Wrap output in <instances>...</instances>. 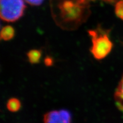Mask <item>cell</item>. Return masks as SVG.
<instances>
[{
	"mask_svg": "<svg viewBox=\"0 0 123 123\" xmlns=\"http://www.w3.org/2000/svg\"><path fill=\"white\" fill-rule=\"evenodd\" d=\"M89 34L92 37V46L91 52L96 59L100 60L105 58L112 50L113 44L108 35L105 31L101 30H90Z\"/></svg>",
	"mask_w": 123,
	"mask_h": 123,
	"instance_id": "obj_2",
	"label": "cell"
},
{
	"mask_svg": "<svg viewBox=\"0 0 123 123\" xmlns=\"http://www.w3.org/2000/svg\"><path fill=\"white\" fill-rule=\"evenodd\" d=\"M115 12L117 17L123 20V0L117 2L115 5Z\"/></svg>",
	"mask_w": 123,
	"mask_h": 123,
	"instance_id": "obj_9",
	"label": "cell"
},
{
	"mask_svg": "<svg viewBox=\"0 0 123 123\" xmlns=\"http://www.w3.org/2000/svg\"><path fill=\"white\" fill-rule=\"evenodd\" d=\"M115 100L117 107L123 113V76L115 93Z\"/></svg>",
	"mask_w": 123,
	"mask_h": 123,
	"instance_id": "obj_5",
	"label": "cell"
},
{
	"mask_svg": "<svg viewBox=\"0 0 123 123\" xmlns=\"http://www.w3.org/2000/svg\"><path fill=\"white\" fill-rule=\"evenodd\" d=\"M14 29L11 26H6L3 27L1 31V38L4 41H9L14 36Z\"/></svg>",
	"mask_w": 123,
	"mask_h": 123,
	"instance_id": "obj_6",
	"label": "cell"
},
{
	"mask_svg": "<svg viewBox=\"0 0 123 123\" xmlns=\"http://www.w3.org/2000/svg\"><path fill=\"white\" fill-rule=\"evenodd\" d=\"M79 0H55L54 17L64 28L77 27L87 18V8Z\"/></svg>",
	"mask_w": 123,
	"mask_h": 123,
	"instance_id": "obj_1",
	"label": "cell"
},
{
	"mask_svg": "<svg viewBox=\"0 0 123 123\" xmlns=\"http://www.w3.org/2000/svg\"><path fill=\"white\" fill-rule=\"evenodd\" d=\"M7 108L9 111L12 112L18 111L21 107V103L19 100L15 98H12L9 99L6 104Z\"/></svg>",
	"mask_w": 123,
	"mask_h": 123,
	"instance_id": "obj_8",
	"label": "cell"
},
{
	"mask_svg": "<svg viewBox=\"0 0 123 123\" xmlns=\"http://www.w3.org/2000/svg\"><path fill=\"white\" fill-rule=\"evenodd\" d=\"M1 19L6 22H14L24 14L25 5L24 0H0Z\"/></svg>",
	"mask_w": 123,
	"mask_h": 123,
	"instance_id": "obj_3",
	"label": "cell"
},
{
	"mask_svg": "<svg viewBox=\"0 0 123 123\" xmlns=\"http://www.w3.org/2000/svg\"><path fill=\"white\" fill-rule=\"evenodd\" d=\"M27 55L30 63L36 64L39 63L42 56V53L40 50H31L28 52Z\"/></svg>",
	"mask_w": 123,
	"mask_h": 123,
	"instance_id": "obj_7",
	"label": "cell"
},
{
	"mask_svg": "<svg viewBox=\"0 0 123 123\" xmlns=\"http://www.w3.org/2000/svg\"><path fill=\"white\" fill-rule=\"evenodd\" d=\"M44 0H25V1L29 4L33 6L40 5Z\"/></svg>",
	"mask_w": 123,
	"mask_h": 123,
	"instance_id": "obj_10",
	"label": "cell"
},
{
	"mask_svg": "<svg viewBox=\"0 0 123 123\" xmlns=\"http://www.w3.org/2000/svg\"><path fill=\"white\" fill-rule=\"evenodd\" d=\"M71 115L67 110L53 111L46 113L43 121L46 123H68L71 121Z\"/></svg>",
	"mask_w": 123,
	"mask_h": 123,
	"instance_id": "obj_4",
	"label": "cell"
},
{
	"mask_svg": "<svg viewBox=\"0 0 123 123\" xmlns=\"http://www.w3.org/2000/svg\"><path fill=\"white\" fill-rule=\"evenodd\" d=\"M44 62H45L46 65L51 66L53 64V59L50 58H47L44 60Z\"/></svg>",
	"mask_w": 123,
	"mask_h": 123,
	"instance_id": "obj_11",
	"label": "cell"
}]
</instances>
